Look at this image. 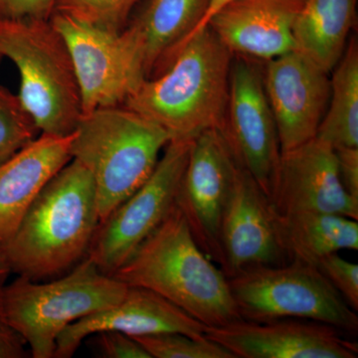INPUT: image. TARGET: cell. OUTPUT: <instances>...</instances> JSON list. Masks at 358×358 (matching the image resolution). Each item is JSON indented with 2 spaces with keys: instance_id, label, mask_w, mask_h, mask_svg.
<instances>
[{
  "instance_id": "cell-1",
  "label": "cell",
  "mask_w": 358,
  "mask_h": 358,
  "mask_svg": "<svg viewBox=\"0 0 358 358\" xmlns=\"http://www.w3.org/2000/svg\"><path fill=\"white\" fill-rule=\"evenodd\" d=\"M100 222L93 176L71 159L44 185L0 250L11 272L39 282L85 258Z\"/></svg>"
},
{
  "instance_id": "cell-2",
  "label": "cell",
  "mask_w": 358,
  "mask_h": 358,
  "mask_svg": "<svg viewBox=\"0 0 358 358\" xmlns=\"http://www.w3.org/2000/svg\"><path fill=\"white\" fill-rule=\"evenodd\" d=\"M112 275L155 292L207 327L242 320L227 277L200 249L176 205Z\"/></svg>"
},
{
  "instance_id": "cell-3",
  "label": "cell",
  "mask_w": 358,
  "mask_h": 358,
  "mask_svg": "<svg viewBox=\"0 0 358 358\" xmlns=\"http://www.w3.org/2000/svg\"><path fill=\"white\" fill-rule=\"evenodd\" d=\"M234 55L206 26L176 52L169 66L145 79L124 102L164 129L171 141L222 129Z\"/></svg>"
},
{
  "instance_id": "cell-4",
  "label": "cell",
  "mask_w": 358,
  "mask_h": 358,
  "mask_svg": "<svg viewBox=\"0 0 358 358\" xmlns=\"http://www.w3.org/2000/svg\"><path fill=\"white\" fill-rule=\"evenodd\" d=\"M171 141L164 129L124 106L82 115L71 157L93 176L100 223L152 176Z\"/></svg>"
},
{
  "instance_id": "cell-5",
  "label": "cell",
  "mask_w": 358,
  "mask_h": 358,
  "mask_svg": "<svg viewBox=\"0 0 358 358\" xmlns=\"http://www.w3.org/2000/svg\"><path fill=\"white\" fill-rule=\"evenodd\" d=\"M0 56L17 68L20 98L40 134L67 136L81 119L69 49L50 20L0 18Z\"/></svg>"
},
{
  "instance_id": "cell-6",
  "label": "cell",
  "mask_w": 358,
  "mask_h": 358,
  "mask_svg": "<svg viewBox=\"0 0 358 358\" xmlns=\"http://www.w3.org/2000/svg\"><path fill=\"white\" fill-rule=\"evenodd\" d=\"M128 286L85 257L66 275L38 282L18 275L0 288L4 317L22 336L33 358H53L65 327L115 306Z\"/></svg>"
},
{
  "instance_id": "cell-7",
  "label": "cell",
  "mask_w": 358,
  "mask_h": 358,
  "mask_svg": "<svg viewBox=\"0 0 358 358\" xmlns=\"http://www.w3.org/2000/svg\"><path fill=\"white\" fill-rule=\"evenodd\" d=\"M242 320H313L357 333L358 317L317 266L289 261L249 268L228 279Z\"/></svg>"
},
{
  "instance_id": "cell-8",
  "label": "cell",
  "mask_w": 358,
  "mask_h": 358,
  "mask_svg": "<svg viewBox=\"0 0 358 358\" xmlns=\"http://www.w3.org/2000/svg\"><path fill=\"white\" fill-rule=\"evenodd\" d=\"M193 140L171 141L154 173L99 225L86 257L112 275L176 205Z\"/></svg>"
},
{
  "instance_id": "cell-9",
  "label": "cell",
  "mask_w": 358,
  "mask_h": 358,
  "mask_svg": "<svg viewBox=\"0 0 358 358\" xmlns=\"http://www.w3.org/2000/svg\"><path fill=\"white\" fill-rule=\"evenodd\" d=\"M50 21L69 49L83 115L124 105L147 79L143 54L126 32L107 31L58 13Z\"/></svg>"
},
{
  "instance_id": "cell-10",
  "label": "cell",
  "mask_w": 358,
  "mask_h": 358,
  "mask_svg": "<svg viewBox=\"0 0 358 358\" xmlns=\"http://www.w3.org/2000/svg\"><path fill=\"white\" fill-rule=\"evenodd\" d=\"M240 167L221 129L202 131L193 138L176 199L195 242L219 268L221 223Z\"/></svg>"
},
{
  "instance_id": "cell-11",
  "label": "cell",
  "mask_w": 358,
  "mask_h": 358,
  "mask_svg": "<svg viewBox=\"0 0 358 358\" xmlns=\"http://www.w3.org/2000/svg\"><path fill=\"white\" fill-rule=\"evenodd\" d=\"M237 57L231 67L229 98L221 131L240 166L268 197L281 157L279 134L263 73L256 60Z\"/></svg>"
},
{
  "instance_id": "cell-12",
  "label": "cell",
  "mask_w": 358,
  "mask_h": 358,
  "mask_svg": "<svg viewBox=\"0 0 358 358\" xmlns=\"http://www.w3.org/2000/svg\"><path fill=\"white\" fill-rule=\"evenodd\" d=\"M207 338L229 350L235 358H357V341L336 327L313 320L281 319L268 322L240 320L207 327Z\"/></svg>"
},
{
  "instance_id": "cell-13",
  "label": "cell",
  "mask_w": 358,
  "mask_h": 358,
  "mask_svg": "<svg viewBox=\"0 0 358 358\" xmlns=\"http://www.w3.org/2000/svg\"><path fill=\"white\" fill-rule=\"evenodd\" d=\"M264 88L277 126L281 152L315 138L331 95L329 73L294 50L266 61Z\"/></svg>"
},
{
  "instance_id": "cell-14",
  "label": "cell",
  "mask_w": 358,
  "mask_h": 358,
  "mask_svg": "<svg viewBox=\"0 0 358 358\" xmlns=\"http://www.w3.org/2000/svg\"><path fill=\"white\" fill-rule=\"evenodd\" d=\"M268 199L278 214L324 212L358 219V202L341 185L336 152L315 138L281 152Z\"/></svg>"
},
{
  "instance_id": "cell-15",
  "label": "cell",
  "mask_w": 358,
  "mask_h": 358,
  "mask_svg": "<svg viewBox=\"0 0 358 358\" xmlns=\"http://www.w3.org/2000/svg\"><path fill=\"white\" fill-rule=\"evenodd\" d=\"M223 262L229 279L249 268L286 262L275 229V211L267 195L240 167L220 230Z\"/></svg>"
},
{
  "instance_id": "cell-16",
  "label": "cell",
  "mask_w": 358,
  "mask_h": 358,
  "mask_svg": "<svg viewBox=\"0 0 358 358\" xmlns=\"http://www.w3.org/2000/svg\"><path fill=\"white\" fill-rule=\"evenodd\" d=\"M207 327L166 299L140 287L128 286L115 306L83 317L65 327L56 341L55 358H70L85 339L102 331L131 336L176 333L201 338Z\"/></svg>"
},
{
  "instance_id": "cell-17",
  "label": "cell",
  "mask_w": 358,
  "mask_h": 358,
  "mask_svg": "<svg viewBox=\"0 0 358 358\" xmlns=\"http://www.w3.org/2000/svg\"><path fill=\"white\" fill-rule=\"evenodd\" d=\"M303 1L233 0L206 26L233 55L266 62L296 49L294 23Z\"/></svg>"
},
{
  "instance_id": "cell-18",
  "label": "cell",
  "mask_w": 358,
  "mask_h": 358,
  "mask_svg": "<svg viewBox=\"0 0 358 358\" xmlns=\"http://www.w3.org/2000/svg\"><path fill=\"white\" fill-rule=\"evenodd\" d=\"M72 134H40L0 164V249L13 236L44 185L72 159Z\"/></svg>"
},
{
  "instance_id": "cell-19",
  "label": "cell",
  "mask_w": 358,
  "mask_h": 358,
  "mask_svg": "<svg viewBox=\"0 0 358 358\" xmlns=\"http://www.w3.org/2000/svg\"><path fill=\"white\" fill-rule=\"evenodd\" d=\"M210 0H148L122 31L138 45L147 79L160 74L199 25Z\"/></svg>"
},
{
  "instance_id": "cell-20",
  "label": "cell",
  "mask_w": 358,
  "mask_h": 358,
  "mask_svg": "<svg viewBox=\"0 0 358 358\" xmlns=\"http://www.w3.org/2000/svg\"><path fill=\"white\" fill-rule=\"evenodd\" d=\"M275 229L286 259L317 266L322 258L341 250H358L355 219L324 213L278 214Z\"/></svg>"
},
{
  "instance_id": "cell-21",
  "label": "cell",
  "mask_w": 358,
  "mask_h": 358,
  "mask_svg": "<svg viewBox=\"0 0 358 358\" xmlns=\"http://www.w3.org/2000/svg\"><path fill=\"white\" fill-rule=\"evenodd\" d=\"M357 0H305L294 20V50L333 72L355 24Z\"/></svg>"
},
{
  "instance_id": "cell-22",
  "label": "cell",
  "mask_w": 358,
  "mask_h": 358,
  "mask_svg": "<svg viewBox=\"0 0 358 358\" xmlns=\"http://www.w3.org/2000/svg\"><path fill=\"white\" fill-rule=\"evenodd\" d=\"M329 105L315 138L333 150L358 148V48L352 39L334 67Z\"/></svg>"
},
{
  "instance_id": "cell-23",
  "label": "cell",
  "mask_w": 358,
  "mask_h": 358,
  "mask_svg": "<svg viewBox=\"0 0 358 358\" xmlns=\"http://www.w3.org/2000/svg\"><path fill=\"white\" fill-rule=\"evenodd\" d=\"M140 0H56L53 13L110 32H122Z\"/></svg>"
},
{
  "instance_id": "cell-24",
  "label": "cell",
  "mask_w": 358,
  "mask_h": 358,
  "mask_svg": "<svg viewBox=\"0 0 358 358\" xmlns=\"http://www.w3.org/2000/svg\"><path fill=\"white\" fill-rule=\"evenodd\" d=\"M40 134L17 95L0 85V164Z\"/></svg>"
},
{
  "instance_id": "cell-25",
  "label": "cell",
  "mask_w": 358,
  "mask_h": 358,
  "mask_svg": "<svg viewBox=\"0 0 358 358\" xmlns=\"http://www.w3.org/2000/svg\"><path fill=\"white\" fill-rule=\"evenodd\" d=\"M150 358H235L216 341L194 338L182 334L166 333L133 336Z\"/></svg>"
},
{
  "instance_id": "cell-26",
  "label": "cell",
  "mask_w": 358,
  "mask_h": 358,
  "mask_svg": "<svg viewBox=\"0 0 358 358\" xmlns=\"http://www.w3.org/2000/svg\"><path fill=\"white\" fill-rule=\"evenodd\" d=\"M322 274L331 282L334 289L343 296L346 303L358 310V265L350 262L338 253L322 258L317 264Z\"/></svg>"
},
{
  "instance_id": "cell-27",
  "label": "cell",
  "mask_w": 358,
  "mask_h": 358,
  "mask_svg": "<svg viewBox=\"0 0 358 358\" xmlns=\"http://www.w3.org/2000/svg\"><path fill=\"white\" fill-rule=\"evenodd\" d=\"M99 353L106 358H150L147 350L133 336L120 331L94 334Z\"/></svg>"
},
{
  "instance_id": "cell-28",
  "label": "cell",
  "mask_w": 358,
  "mask_h": 358,
  "mask_svg": "<svg viewBox=\"0 0 358 358\" xmlns=\"http://www.w3.org/2000/svg\"><path fill=\"white\" fill-rule=\"evenodd\" d=\"M56 0H0V18L50 20Z\"/></svg>"
},
{
  "instance_id": "cell-29",
  "label": "cell",
  "mask_w": 358,
  "mask_h": 358,
  "mask_svg": "<svg viewBox=\"0 0 358 358\" xmlns=\"http://www.w3.org/2000/svg\"><path fill=\"white\" fill-rule=\"evenodd\" d=\"M339 178L348 194L358 202V148L334 150Z\"/></svg>"
},
{
  "instance_id": "cell-30",
  "label": "cell",
  "mask_w": 358,
  "mask_h": 358,
  "mask_svg": "<svg viewBox=\"0 0 358 358\" xmlns=\"http://www.w3.org/2000/svg\"><path fill=\"white\" fill-rule=\"evenodd\" d=\"M27 348L25 339L7 322L0 308V358L27 357Z\"/></svg>"
},
{
  "instance_id": "cell-31",
  "label": "cell",
  "mask_w": 358,
  "mask_h": 358,
  "mask_svg": "<svg viewBox=\"0 0 358 358\" xmlns=\"http://www.w3.org/2000/svg\"><path fill=\"white\" fill-rule=\"evenodd\" d=\"M232 1L233 0H210V3H209L208 9H207L204 17L202 18L201 21H200L199 25L197 26L194 30H193L192 34H190L189 36L186 38L185 41L183 42V44H185L188 39L192 38L193 35L196 34L197 32L201 31L205 26H206L207 22H208V20H210L211 16L213 15L214 13H217L219 9L222 8V7L225 6L226 4L230 3V2ZM182 45H181V46H182Z\"/></svg>"
},
{
  "instance_id": "cell-32",
  "label": "cell",
  "mask_w": 358,
  "mask_h": 358,
  "mask_svg": "<svg viewBox=\"0 0 358 358\" xmlns=\"http://www.w3.org/2000/svg\"><path fill=\"white\" fill-rule=\"evenodd\" d=\"M11 268L9 267L8 263L3 252L0 250V288L6 284L9 275L11 274Z\"/></svg>"
},
{
  "instance_id": "cell-33",
  "label": "cell",
  "mask_w": 358,
  "mask_h": 358,
  "mask_svg": "<svg viewBox=\"0 0 358 358\" xmlns=\"http://www.w3.org/2000/svg\"><path fill=\"white\" fill-rule=\"evenodd\" d=\"M2 59H3V58H2L1 56H0V63H1Z\"/></svg>"
}]
</instances>
